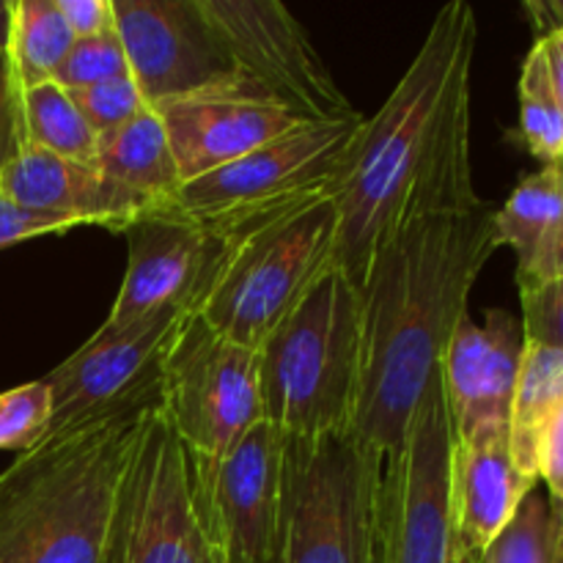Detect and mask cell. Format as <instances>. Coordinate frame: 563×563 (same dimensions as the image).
<instances>
[{"label": "cell", "mask_w": 563, "mask_h": 563, "mask_svg": "<svg viewBox=\"0 0 563 563\" xmlns=\"http://www.w3.org/2000/svg\"><path fill=\"white\" fill-rule=\"evenodd\" d=\"M284 445V434L262 421L214 465L192 460L223 563H278Z\"/></svg>", "instance_id": "9a60e30c"}, {"label": "cell", "mask_w": 563, "mask_h": 563, "mask_svg": "<svg viewBox=\"0 0 563 563\" xmlns=\"http://www.w3.org/2000/svg\"><path fill=\"white\" fill-rule=\"evenodd\" d=\"M563 187L559 165L526 176L495 212V242L511 247L517 256L520 291L537 289L559 278Z\"/></svg>", "instance_id": "ffe728a7"}, {"label": "cell", "mask_w": 563, "mask_h": 563, "mask_svg": "<svg viewBox=\"0 0 563 563\" xmlns=\"http://www.w3.org/2000/svg\"><path fill=\"white\" fill-rule=\"evenodd\" d=\"M522 352V322L504 308L487 311L484 324L471 317L456 324L440 366L454 440L509 427Z\"/></svg>", "instance_id": "e0dca14e"}, {"label": "cell", "mask_w": 563, "mask_h": 563, "mask_svg": "<svg viewBox=\"0 0 563 563\" xmlns=\"http://www.w3.org/2000/svg\"><path fill=\"white\" fill-rule=\"evenodd\" d=\"M563 407V350L526 341L509 412V449L517 471L539 484V449Z\"/></svg>", "instance_id": "7402d4cb"}, {"label": "cell", "mask_w": 563, "mask_h": 563, "mask_svg": "<svg viewBox=\"0 0 563 563\" xmlns=\"http://www.w3.org/2000/svg\"><path fill=\"white\" fill-rule=\"evenodd\" d=\"M126 273L102 330H121L159 311L198 313L236 236L179 214L154 212L124 231Z\"/></svg>", "instance_id": "4fadbf2b"}, {"label": "cell", "mask_w": 563, "mask_h": 563, "mask_svg": "<svg viewBox=\"0 0 563 563\" xmlns=\"http://www.w3.org/2000/svg\"><path fill=\"white\" fill-rule=\"evenodd\" d=\"M58 9L75 38L115 31L113 0H58Z\"/></svg>", "instance_id": "d6a6232c"}, {"label": "cell", "mask_w": 563, "mask_h": 563, "mask_svg": "<svg viewBox=\"0 0 563 563\" xmlns=\"http://www.w3.org/2000/svg\"><path fill=\"white\" fill-rule=\"evenodd\" d=\"M335 196L297 203L236 234L198 317L225 339L258 350L333 267Z\"/></svg>", "instance_id": "52a82bcc"}, {"label": "cell", "mask_w": 563, "mask_h": 563, "mask_svg": "<svg viewBox=\"0 0 563 563\" xmlns=\"http://www.w3.org/2000/svg\"><path fill=\"white\" fill-rule=\"evenodd\" d=\"M159 407L49 434L0 473V563H121L126 489Z\"/></svg>", "instance_id": "3957f363"}, {"label": "cell", "mask_w": 563, "mask_h": 563, "mask_svg": "<svg viewBox=\"0 0 563 563\" xmlns=\"http://www.w3.org/2000/svg\"><path fill=\"white\" fill-rule=\"evenodd\" d=\"M69 97L75 99L77 110H80L82 119L91 124L97 135H104V132L126 124V121L141 115L146 108H152L130 71L97 82V86L77 88V91H69Z\"/></svg>", "instance_id": "f1b7e54d"}, {"label": "cell", "mask_w": 563, "mask_h": 563, "mask_svg": "<svg viewBox=\"0 0 563 563\" xmlns=\"http://www.w3.org/2000/svg\"><path fill=\"white\" fill-rule=\"evenodd\" d=\"M520 135L542 165L563 157V108L550 80L542 44H533L520 75Z\"/></svg>", "instance_id": "d4e9b609"}, {"label": "cell", "mask_w": 563, "mask_h": 563, "mask_svg": "<svg viewBox=\"0 0 563 563\" xmlns=\"http://www.w3.org/2000/svg\"><path fill=\"white\" fill-rule=\"evenodd\" d=\"M53 418V399L44 379L0 394V451H31L42 443Z\"/></svg>", "instance_id": "4316f807"}, {"label": "cell", "mask_w": 563, "mask_h": 563, "mask_svg": "<svg viewBox=\"0 0 563 563\" xmlns=\"http://www.w3.org/2000/svg\"><path fill=\"white\" fill-rule=\"evenodd\" d=\"M22 115H25V135L31 146L93 165L99 135L82 119L69 91L58 82L47 80L22 88Z\"/></svg>", "instance_id": "cb8c5ba5"}, {"label": "cell", "mask_w": 563, "mask_h": 563, "mask_svg": "<svg viewBox=\"0 0 563 563\" xmlns=\"http://www.w3.org/2000/svg\"><path fill=\"white\" fill-rule=\"evenodd\" d=\"M385 454L355 432L284 445L278 563H383Z\"/></svg>", "instance_id": "5b68a950"}, {"label": "cell", "mask_w": 563, "mask_h": 563, "mask_svg": "<svg viewBox=\"0 0 563 563\" xmlns=\"http://www.w3.org/2000/svg\"><path fill=\"white\" fill-rule=\"evenodd\" d=\"M498 251L495 209L432 214L390 234L361 284L363 383L352 432L385 456L405 443L467 297Z\"/></svg>", "instance_id": "7a4b0ae2"}, {"label": "cell", "mask_w": 563, "mask_h": 563, "mask_svg": "<svg viewBox=\"0 0 563 563\" xmlns=\"http://www.w3.org/2000/svg\"><path fill=\"white\" fill-rule=\"evenodd\" d=\"M121 563H223L203 511L196 462L163 410L148 421L132 467Z\"/></svg>", "instance_id": "8fae6325"}, {"label": "cell", "mask_w": 563, "mask_h": 563, "mask_svg": "<svg viewBox=\"0 0 563 563\" xmlns=\"http://www.w3.org/2000/svg\"><path fill=\"white\" fill-rule=\"evenodd\" d=\"M0 187L27 212L99 225L113 234H124L135 220L154 212L152 203L104 179L97 165L58 157L31 143L0 170Z\"/></svg>", "instance_id": "ac0fdd59"}, {"label": "cell", "mask_w": 563, "mask_h": 563, "mask_svg": "<svg viewBox=\"0 0 563 563\" xmlns=\"http://www.w3.org/2000/svg\"><path fill=\"white\" fill-rule=\"evenodd\" d=\"M190 311H159L121 330L99 328L44 377L53 399L49 434H66L163 405V366Z\"/></svg>", "instance_id": "30bf717a"}, {"label": "cell", "mask_w": 563, "mask_h": 563, "mask_svg": "<svg viewBox=\"0 0 563 563\" xmlns=\"http://www.w3.org/2000/svg\"><path fill=\"white\" fill-rule=\"evenodd\" d=\"M363 124L361 113L300 121L256 152L185 181L159 209L236 236L297 203L335 196Z\"/></svg>", "instance_id": "8992f818"}, {"label": "cell", "mask_w": 563, "mask_h": 563, "mask_svg": "<svg viewBox=\"0 0 563 563\" xmlns=\"http://www.w3.org/2000/svg\"><path fill=\"white\" fill-rule=\"evenodd\" d=\"M264 421L289 440L355 427L363 383L361 289L330 267L258 346Z\"/></svg>", "instance_id": "277c9868"}, {"label": "cell", "mask_w": 563, "mask_h": 563, "mask_svg": "<svg viewBox=\"0 0 563 563\" xmlns=\"http://www.w3.org/2000/svg\"><path fill=\"white\" fill-rule=\"evenodd\" d=\"M559 174H561V187H563V157L559 159ZM559 269L563 273V201H561V240H559ZM559 273V275H561Z\"/></svg>", "instance_id": "74e56055"}, {"label": "cell", "mask_w": 563, "mask_h": 563, "mask_svg": "<svg viewBox=\"0 0 563 563\" xmlns=\"http://www.w3.org/2000/svg\"><path fill=\"white\" fill-rule=\"evenodd\" d=\"M478 22L465 0L443 5L377 115L366 119L335 192L333 267L361 289L401 225L484 203L471 168V71Z\"/></svg>", "instance_id": "6da1fadb"}, {"label": "cell", "mask_w": 563, "mask_h": 563, "mask_svg": "<svg viewBox=\"0 0 563 563\" xmlns=\"http://www.w3.org/2000/svg\"><path fill=\"white\" fill-rule=\"evenodd\" d=\"M27 146L25 115H22V86L11 66L9 53L0 49V170Z\"/></svg>", "instance_id": "4dcf8cb0"}, {"label": "cell", "mask_w": 563, "mask_h": 563, "mask_svg": "<svg viewBox=\"0 0 563 563\" xmlns=\"http://www.w3.org/2000/svg\"><path fill=\"white\" fill-rule=\"evenodd\" d=\"M113 20L148 104L240 75L198 0H113Z\"/></svg>", "instance_id": "2e32d148"}, {"label": "cell", "mask_w": 563, "mask_h": 563, "mask_svg": "<svg viewBox=\"0 0 563 563\" xmlns=\"http://www.w3.org/2000/svg\"><path fill=\"white\" fill-rule=\"evenodd\" d=\"M526 11L531 14V22L539 31V36L563 27V0H555V3H528Z\"/></svg>", "instance_id": "d590c367"}, {"label": "cell", "mask_w": 563, "mask_h": 563, "mask_svg": "<svg viewBox=\"0 0 563 563\" xmlns=\"http://www.w3.org/2000/svg\"><path fill=\"white\" fill-rule=\"evenodd\" d=\"M71 44L75 33L66 25L58 0H14L9 58L22 88L53 80Z\"/></svg>", "instance_id": "603a6c76"}, {"label": "cell", "mask_w": 563, "mask_h": 563, "mask_svg": "<svg viewBox=\"0 0 563 563\" xmlns=\"http://www.w3.org/2000/svg\"><path fill=\"white\" fill-rule=\"evenodd\" d=\"M159 410L198 465L220 462L264 421L258 350L190 313L165 355Z\"/></svg>", "instance_id": "ba28073f"}, {"label": "cell", "mask_w": 563, "mask_h": 563, "mask_svg": "<svg viewBox=\"0 0 563 563\" xmlns=\"http://www.w3.org/2000/svg\"><path fill=\"white\" fill-rule=\"evenodd\" d=\"M71 229H80L77 223L64 218H49V214L27 212V209L16 207L0 187V251L20 242L36 240V236H55L66 234Z\"/></svg>", "instance_id": "1f68e13d"}, {"label": "cell", "mask_w": 563, "mask_h": 563, "mask_svg": "<svg viewBox=\"0 0 563 563\" xmlns=\"http://www.w3.org/2000/svg\"><path fill=\"white\" fill-rule=\"evenodd\" d=\"M451 432L443 379L423 396L405 443L385 456L379 495L383 563H460L451 509Z\"/></svg>", "instance_id": "9c48e42d"}, {"label": "cell", "mask_w": 563, "mask_h": 563, "mask_svg": "<svg viewBox=\"0 0 563 563\" xmlns=\"http://www.w3.org/2000/svg\"><path fill=\"white\" fill-rule=\"evenodd\" d=\"M537 487L539 484L522 476L511 460L509 427L484 429L473 438L454 440L451 509L460 563H484L487 550Z\"/></svg>", "instance_id": "d6986e66"}, {"label": "cell", "mask_w": 563, "mask_h": 563, "mask_svg": "<svg viewBox=\"0 0 563 563\" xmlns=\"http://www.w3.org/2000/svg\"><path fill=\"white\" fill-rule=\"evenodd\" d=\"M484 563H559V509L553 500L533 489Z\"/></svg>", "instance_id": "484cf974"}, {"label": "cell", "mask_w": 563, "mask_h": 563, "mask_svg": "<svg viewBox=\"0 0 563 563\" xmlns=\"http://www.w3.org/2000/svg\"><path fill=\"white\" fill-rule=\"evenodd\" d=\"M526 341L563 350V273L550 284L520 291Z\"/></svg>", "instance_id": "f546056e"}, {"label": "cell", "mask_w": 563, "mask_h": 563, "mask_svg": "<svg viewBox=\"0 0 563 563\" xmlns=\"http://www.w3.org/2000/svg\"><path fill=\"white\" fill-rule=\"evenodd\" d=\"M236 71L308 121L355 115L357 110L319 58L306 27L278 0H198Z\"/></svg>", "instance_id": "7c38bea8"}, {"label": "cell", "mask_w": 563, "mask_h": 563, "mask_svg": "<svg viewBox=\"0 0 563 563\" xmlns=\"http://www.w3.org/2000/svg\"><path fill=\"white\" fill-rule=\"evenodd\" d=\"M126 71H130V66H126L119 33L108 31L99 33V36L75 38L69 55L58 66L53 80L66 91H77V88L97 86L110 77L126 75Z\"/></svg>", "instance_id": "83f0119b"}, {"label": "cell", "mask_w": 563, "mask_h": 563, "mask_svg": "<svg viewBox=\"0 0 563 563\" xmlns=\"http://www.w3.org/2000/svg\"><path fill=\"white\" fill-rule=\"evenodd\" d=\"M11 14H14V0H0V49L3 53H9Z\"/></svg>", "instance_id": "8d00e7d4"}, {"label": "cell", "mask_w": 563, "mask_h": 563, "mask_svg": "<svg viewBox=\"0 0 563 563\" xmlns=\"http://www.w3.org/2000/svg\"><path fill=\"white\" fill-rule=\"evenodd\" d=\"M93 165L104 179L143 198L154 209L163 207L181 187L179 165L154 108L99 135Z\"/></svg>", "instance_id": "44dd1931"}, {"label": "cell", "mask_w": 563, "mask_h": 563, "mask_svg": "<svg viewBox=\"0 0 563 563\" xmlns=\"http://www.w3.org/2000/svg\"><path fill=\"white\" fill-rule=\"evenodd\" d=\"M559 509V563H563V504H555Z\"/></svg>", "instance_id": "f35d334b"}, {"label": "cell", "mask_w": 563, "mask_h": 563, "mask_svg": "<svg viewBox=\"0 0 563 563\" xmlns=\"http://www.w3.org/2000/svg\"><path fill=\"white\" fill-rule=\"evenodd\" d=\"M544 49V60H548L550 80H553L555 93H559V102L563 108V27L561 31L544 33V36L537 38Z\"/></svg>", "instance_id": "e575fe53"}, {"label": "cell", "mask_w": 563, "mask_h": 563, "mask_svg": "<svg viewBox=\"0 0 563 563\" xmlns=\"http://www.w3.org/2000/svg\"><path fill=\"white\" fill-rule=\"evenodd\" d=\"M539 484L548 487L553 504H563V407L550 421L539 449Z\"/></svg>", "instance_id": "836d02e7"}, {"label": "cell", "mask_w": 563, "mask_h": 563, "mask_svg": "<svg viewBox=\"0 0 563 563\" xmlns=\"http://www.w3.org/2000/svg\"><path fill=\"white\" fill-rule=\"evenodd\" d=\"M152 108L165 126L181 185L256 152L300 121H308L245 75L196 88Z\"/></svg>", "instance_id": "5bb4252c"}]
</instances>
